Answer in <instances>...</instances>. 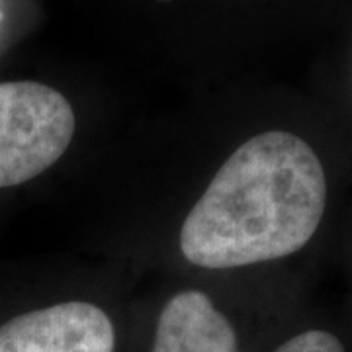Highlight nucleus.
<instances>
[{"instance_id":"nucleus-1","label":"nucleus","mask_w":352,"mask_h":352,"mask_svg":"<svg viewBox=\"0 0 352 352\" xmlns=\"http://www.w3.org/2000/svg\"><path fill=\"white\" fill-rule=\"evenodd\" d=\"M327 206L314 147L272 129L245 141L215 173L180 229V252L201 268H239L302 251Z\"/></svg>"},{"instance_id":"nucleus-2","label":"nucleus","mask_w":352,"mask_h":352,"mask_svg":"<svg viewBox=\"0 0 352 352\" xmlns=\"http://www.w3.org/2000/svg\"><path fill=\"white\" fill-rule=\"evenodd\" d=\"M76 118L71 102L34 80L0 82V188L45 173L69 149Z\"/></svg>"},{"instance_id":"nucleus-3","label":"nucleus","mask_w":352,"mask_h":352,"mask_svg":"<svg viewBox=\"0 0 352 352\" xmlns=\"http://www.w3.org/2000/svg\"><path fill=\"white\" fill-rule=\"evenodd\" d=\"M110 315L96 303L71 300L16 315L0 325V352H116Z\"/></svg>"},{"instance_id":"nucleus-4","label":"nucleus","mask_w":352,"mask_h":352,"mask_svg":"<svg viewBox=\"0 0 352 352\" xmlns=\"http://www.w3.org/2000/svg\"><path fill=\"white\" fill-rule=\"evenodd\" d=\"M239 337L208 294L184 289L159 314L151 352H237Z\"/></svg>"},{"instance_id":"nucleus-5","label":"nucleus","mask_w":352,"mask_h":352,"mask_svg":"<svg viewBox=\"0 0 352 352\" xmlns=\"http://www.w3.org/2000/svg\"><path fill=\"white\" fill-rule=\"evenodd\" d=\"M272 352H346L342 340L323 329H309L284 340Z\"/></svg>"}]
</instances>
